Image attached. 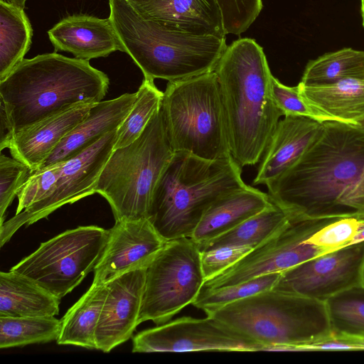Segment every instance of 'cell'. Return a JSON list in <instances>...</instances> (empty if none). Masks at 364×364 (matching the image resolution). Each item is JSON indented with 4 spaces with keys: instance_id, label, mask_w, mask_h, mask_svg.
<instances>
[{
    "instance_id": "1",
    "label": "cell",
    "mask_w": 364,
    "mask_h": 364,
    "mask_svg": "<svg viewBox=\"0 0 364 364\" xmlns=\"http://www.w3.org/2000/svg\"><path fill=\"white\" fill-rule=\"evenodd\" d=\"M267 187L291 219L364 218V128L323 122L297 161Z\"/></svg>"
},
{
    "instance_id": "2",
    "label": "cell",
    "mask_w": 364,
    "mask_h": 364,
    "mask_svg": "<svg viewBox=\"0 0 364 364\" xmlns=\"http://www.w3.org/2000/svg\"><path fill=\"white\" fill-rule=\"evenodd\" d=\"M216 73L226 118L230 154L241 166L258 163L283 114L272 95L263 48L240 38L227 46Z\"/></svg>"
},
{
    "instance_id": "3",
    "label": "cell",
    "mask_w": 364,
    "mask_h": 364,
    "mask_svg": "<svg viewBox=\"0 0 364 364\" xmlns=\"http://www.w3.org/2000/svg\"><path fill=\"white\" fill-rule=\"evenodd\" d=\"M109 85L90 60L45 53L24 58L0 81V100L16 134L77 105L102 101Z\"/></svg>"
},
{
    "instance_id": "4",
    "label": "cell",
    "mask_w": 364,
    "mask_h": 364,
    "mask_svg": "<svg viewBox=\"0 0 364 364\" xmlns=\"http://www.w3.org/2000/svg\"><path fill=\"white\" fill-rule=\"evenodd\" d=\"M241 173L232 156L208 160L174 152L155 188L148 219L166 241L191 237L213 203L247 186Z\"/></svg>"
},
{
    "instance_id": "5",
    "label": "cell",
    "mask_w": 364,
    "mask_h": 364,
    "mask_svg": "<svg viewBox=\"0 0 364 364\" xmlns=\"http://www.w3.org/2000/svg\"><path fill=\"white\" fill-rule=\"evenodd\" d=\"M112 23L144 77L168 82L213 71L225 50V36H198L142 17L127 0H109Z\"/></svg>"
},
{
    "instance_id": "6",
    "label": "cell",
    "mask_w": 364,
    "mask_h": 364,
    "mask_svg": "<svg viewBox=\"0 0 364 364\" xmlns=\"http://www.w3.org/2000/svg\"><path fill=\"white\" fill-rule=\"evenodd\" d=\"M212 316L261 350L301 351L332 332L325 301L274 289L230 303Z\"/></svg>"
},
{
    "instance_id": "7",
    "label": "cell",
    "mask_w": 364,
    "mask_h": 364,
    "mask_svg": "<svg viewBox=\"0 0 364 364\" xmlns=\"http://www.w3.org/2000/svg\"><path fill=\"white\" fill-rule=\"evenodd\" d=\"M173 154L161 107L138 139L113 150L99 177L96 193L107 200L115 221L148 219L155 188Z\"/></svg>"
},
{
    "instance_id": "8",
    "label": "cell",
    "mask_w": 364,
    "mask_h": 364,
    "mask_svg": "<svg viewBox=\"0 0 364 364\" xmlns=\"http://www.w3.org/2000/svg\"><path fill=\"white\" fill-rule=\"evenodd\" d=\"M174 152L208 160L231 156L220 85L213 71L168 82L161 105Z\"/></svg>"
},
{
    "instance_id": "9",
    "label": "cell",
    "mask_w": 364,
    "mask_h": 364,
    "mask_svg": "<svg viewBox=\"0 0 364 364\" xmlns=\"http://www.w3.org/2000/svg\"><path fill=\"white\" fill-rule=\"evenodd\" d=\"M109 235L97 225L79 226L42 242L10 270L32 279L61 299L93 271Z\"/></svg>"
},
{
    "instance_id": "10",
    "label": "cell",
    "mask_w": 364,
    "mask_h": 364,
    "mask_svg": "<svg viewBox=\"0 0 364 364\" xmlns=\"http://www.w3.org/2000/svg\"><path fill=\"white\" fill-rule=\"evenodd\" d=\"M205 279L200 251L191 237L166 242L146 267L139 324L168 322L192 304Z\"/></svg>"
},
{
    "instance_id": "11",
    "label": "cell",
    "mask_w": 364,
    "mask_h": 364,
    "mask_svg": "<svg viewBox=\"0 0 364 364\" xmlns=\"http://www.w3.org/2000/svg\"><path fill=\"white\" fill-rule=\"evenodd\" d=\"M335 218L290 219L279 231L237 262L205 282L201 290L233 285L255 277L283 272L318 256L321 251L306 242L311 235Z\"/></svg>"
},
{
    "instance_id": "12",
    "label": "cell",
    "mask_w": 364,
    "mask_h": 364,
    "mask_svg": "<svg viewBox=\"0 0 364 364\" xmlns=\"http://www.w3.org/2000/svg\"><path fill=\"white\" fill-rule=\"evenodd\" d=\"M117 130L106 134L76 156L60 162V176L50 191L0 225L1 247L21 226L30 225L66 204L96 193L100 173L114 150Z\"/></svg>"
},
{
    "instance_id": "13",
    "label": "cell",
    "mask_w": 364,
    "mask_h": 364,
    "mask_svg": "<svg viewBox=\"0 0 364 364\" xmlns=\"http://www.w3.org/2000/svg\"><path fill=\"white\" fill-rule=\"evenodd\" d=\"M132 352L258 351L261 347L212 316H184L133 337Z\"/></svg>"
},
{
    "instance_id": "14",
    "label": "cell",
    "mask_w": 364,
    "mask_h": 364,
    "mask_svg": "<svg viewBox=\"0 0 364 364\" xmlns=\"http://www.w3.org/2000/svg\"><path fill=\"white\" fill-rule=\"evenodd\" d=\"M364 242L301 262L281 273L272 288L322 301L364 284Z\"/></svg>"
},
{
    "instance_id": "15",
    "label": "cell",
    "mask_w": 364,
    "mask_h": 364,
    "mask_svg": "<svg viewBox=\"0 0 364 364\" xmlns=\"http://www.w3.org/2000/svg\"><path fill=\"white\" fill-rule=\"evenodd\" d=\"M166 242L147 218L115 221L93 270V283L106 284L128 272L147 267Z\"/></svg>"
},
{
    "instance_id": "16",
    "label": "cell",
    "mask_w": 364,
    "mask_h": 364,
    "mask_svg": "<svg viewBox=\"0 0 364 364\" xmlns=\"http://www.w3.org/2000/svg\"><path fill=\"white\" fill-rule=\"evenodd\" d=\"M146 268L123 274L107 283L95 332L96 349L105 353L127 341L139 324Z\"/></svg>"
},
{
    "instance_id": "17",
    "label": "cell",
    "mask_w": 364,
    "mask_h": 364,
    "mask_svg": "<svg viewBox=\"0 0 364 364\" xmlns=\"http://www.w3.org/2000/svg\"><path fill=\"white\" fill-rule=\"evenodd\" d=\"M323 123L293 115L279 120L260 160L253 184L267 186L280 178L318 137Z\"/></svg>"
},
{
    "instance_id": "18",
    "label": "cell",
    "mask_w": 364,
    "mask_h": 364,
    "mask_svg": "<svg viewBox=\"0 0 364 364\" xmlns=\"http://www.w3.org/2000/svg\"><path fill=\"white\" fill-rule=\"evenodd\" d=\"M144 18L198 36H225L217 0H127Z\"/></svg>"
},
{
    "instance_id": "19",
    "label": "cell",
    "mask_w": 364,
    "mask_h": 364,
    "mask_svg": "<svg viewBox=\"0 0 364 364\" xmlns=\"http://www.w3.org/2000/svg\"><path fill=\"white\" fill-rule=\"evenodd\" d=\"M48 34L55 51L68 52L79 59L90 60L117 50L124 52L109 17L74 14L57 23Z\"/></svg>"
},
{
    "instance_id": "20",
    "label": "cell",
    "mask_w": 364,
    "mask_h": 364,
    "mask_svg": "<svg viewBox=\"0 0 364 364\" xmlns=\"http://www.w3.org/2000/svg\"><path fill=\"white\" fill-rule=\"evenodd\" d=\"M136 98V92L95 103L86 117L62 139L38 169L76 156L102 136L117 129L130 112Z\"/></svg>"
},
{
    "instance_id": "21",
    "label": "cell",
    "mask_w": 364,
    "mask_h": 364,
    "mask_svg": "<svg viewBox=\"0 0 364 364\" xmlns=\"http://www.w3.org/2000/svg\"><path fill=\"white\" fill-rule=\"evenodd\" d=\"M95 103H82L15 134L9 147L13 158L36 171Z\"/></svg>"
},
{
    "instance_id": "22",
    "label": "cell",
    "mask_w": 364,
    "mask_h": 364,
    "mask_svg": "<svg viewBox=\"0 0 364 364\" xmlns=\"http://www.w3.org/2000/svg\"><path fill=\"white\" fill-rule=\"evenodd\" d=\"M272 204L267 193L250 186L228 193L205 210L191 238L198 249Z\"/></svg>"
},
{
    "instance_id": "23",
    "label": "cell",
    "mask_w": 364,
    "mask_h": 364,
    "mask_svg": "<svg viewBox=\"0 0 364 364\" xmlns=\"http://www.w3.org/2000/svg\"><path fill=\"white\" fill-rule=\"evenodd\" d=\"M60 302L27 277L11 270L0 272V317L55 316Z\"/></svg>"
},
{
    "instance_id": "24",
    "label": "cell",
    "mask_w": 364,
    "mask_h": 364,
    "mask_svg": "<svg viewBox=\"0 0 364 364\" xmlns=\"http://www.w3.org/2000/svg\"><path fill=\"white\" fill-rule=\"evenodd\" d=\"M298 87L306 100L341 122L358 125L364 120V79L314 85L299 82Z\"/></svg>"
},
{
    "instance_id": "25",
    "label": "cell",
    "mask_w": 364,
    "mask_h": 364,
    "mask_svg": "<svg viewBox=\"0 0 364 364\" xmlns=\"http://www.w3.org/2000/svg\"><path fill=\"white\" fill-rule=\"evenodd\" d=\"M107 291V284L92 282L60 319L58 344L96 349L95 332Z\"/></svg>"
},
{
    "instance_id": "26",
    "label": "cell",
    "mask_w": 364,
    "mask_h": 364,
    "mask_svg": "<svg viewBox=\"0 0 364 364\" xmlns=\"http://www.w3.org/2000/svg\"><path fill=\"white\" fill-rule=\"evenodd\" d=\"M33 28L24 9L0 1V81L24 59Z\"/></svg>"
},
{
    "instance_id": "27",
    "label": "cell",
    "mask_w": 364,
    "mask_h": 364,
    "mask_svg": "<svg viewBox=\"0 0 364 364\" xmlns=\"http://www.w3.org/2000/svg\"><path fill=\"white\" fill-rule=\"evenodd\" d=\"M290 219L282 208L272 203L261 212L210 240L199 250L202 252L223 246L245 247L252 250L282 228Z\"/></svg>"
},
{
    "instance_id": "28",
    "label": "cell",
    "mask_w": 364,
    "mask_h": 364,
    "mask_svg": "<svg viewBox=\"0 0 364 364\" xmlns=\"http://www.w3.org/2000/svg\"><path fill=\"white\" fill-rule=\"evenodd\" d=\"M347 78L364 79V51L344 48L311 60L299 82L324 85Z\"/></svg>"
},
{
    "instance_id": "29",
    "label": "cell",
    "mask_w": 364,
    "mask_h": 364,
    "mask_svg": "<svg viewBox=\"0 0 364 364\" xmlns=\"http://www.w3.org/2000/svg\"><path fill=\"white\" fill-rule=\"evenodd\" d=\"M60 327V319L53 316L0 317V348L56 341Z\"/></svg>"
},
{
    "instance_id": "30",
    "label": "cell",
    "mask_w": 364,
    "mask_h": 364,
    "mask_svg": "<svg viewBox=\"0 0 364 364\" xmlns=\"http://www.w3.org/2000/svg\"><path fill=\"white\" fill-rule=\"evenodd\" d=\"M154 80L144 78L130 112L117 128L114 149L128 146L138 139L161 108L164 92L156 87Z\"/></svg>"
},
{
    "instance_id": "31",
    "label": "cell",
    "mask_w": 364,
    "mask_h": 364,
    "mask_svg": "<svg viewBox=\"0 0 364 364\" xmlns=\"http://www.w3.org/2000/svg\"><path fill=\"white\" fill-rule=\"evenodd\" d=\"M332 331L364 336V284L325 301Z\"/></svg>"
},
{
    "instance_id": "32",
    "label": "cell",
    "mask_w": 364,
    "mask_h": 364,
    "mask_svg": "<svg viewBox=\"0 0 364 364\" xmlns=\"http://www.w3.org/2000/svg\"><path fill=\"white\" fill-rule=\"evenodd\" d=\"M281 273L264 274L244 282L216 289L200 290L192 304L203 310L206 315H209L230 303L272 289Z\"/></svg>"
},
{
    "instance_id": "33",
    "label": "cell",
    "mask_w": 364,
    "mask_h": 364,
    "mask_svg": "<svg viewBox=\"0 0 364 364\" xmlns=\"http://www.w3.org/2000/svg\"><path fill=\"white\" fill-rule=\"evenodd\" d=\"M363 225L364 218H335L311 235L305 241L316 246L323 255L349 246Z\"/></svg>"
},
{
    "instance_id": "34",
    "label": "cell",
    "mask_w": 364,
    "mask_h": 364,
    "mask_svg": "<svg viewBox=\"0 0 364 364\" xmlns=\"http://www.w3.org/2000/svg\"><path fill=\"white\" fill-rule=\"evenodd\" d=\"M272 95L284 116L305 117L321 123L329 121L341 122L306 100L300 95L298 85H284L274 76L272 77Z\"/></svg>"
},
{
    "instance_id": "35",
    "label": "cell",
    "mask_w": 364,
    "mask_h": 364,
    "mask_svg": "<svg viewBox=\"0 0 364 364\" xmlns=\"http://www.w3.org/2000/svg\"><path fill=\"white\" fill-rule=\"evenodd\" d=\"M31 173L20 161L1 154L0 156V225L4 223L8 207Z\"/></svg>"
},
{
    "instance_id": "36",
    "label": "cell",
    "mask_w": 364,
    "mask_h": 364,
    "mask_svg": "<svg viewBox=\"0 0 364 364\" xmlns=\"http://www.w3.org/2000/svg\"><path fill=\"white\" fill-rule=\"evenodd\" d=\"M226 34L240 35L247 31L259 16L262 0H217Z\"/></svg>"
},
{
    "instance_id": "37",
    "label": "cell",
    "mask_w": 364,
    "mask_h": 364,
    "mask_svg": "<svg viewBox=\"0 0 364 364\" xmlns=\"http://www.w3.org/2000/svg\"><path fill=\"white\" fill-rule=\"evenodd\" d=\"M250 250L245 247L223 246L200 252L205 281L237 262Z\"/></svg>"
},
{
    "instance_id": "38",
    "label": "cell",
    "mask_w": 364,
    "mask_h": 364,
    "mask_svg": "<svg viewBox=\"0 0 364 364\" xmlns=\"http://www.w3.org/2000/svg\"><path fill=\"white\" fill-rule=\"evenodd\" d=\"M318 350H364V336L332 331L327 336L301 348V351Z\"/></svg>"
},
{
    "instance_id": "39",
    "label": "cell",
    "mask_w": 364,
    "mask_h": 364,
    "mask_svg": "<svg viewBox=\"0 0 364 364\" xmlns=\"http://www.w3.org/2000/svg\"><path fill=\"white\" fill-rule=\"evenodd\" d=\"M15 132L6 112L4 103L0 100V151L9 148Z\"/></svg>"
},
{
    "instance_id": "40",
    "label": "cell",
    "mask_w": 364,
    "mask_h": 364,
    "mask_svg": "<svg viewBox=\"0 0 364 364\" xmlns=\"http://www.w3.org/2000/svg\"><path fill=\"white\" fill-rule=\"evenodd\" d=\"M364 242V225L360 228L354 238L350 243V245Z\"/></svg>"
},
{
    "instance_id": "41",
    "label": "cell",
    "mask_w": 364,
    "mask_h": 364,
    "mask_svg": "<svg viewBox=\"0 0 364 364\" xmlns=\"http://www.w3.org/2000/svg\"><path fill=\"white\" fill-rule=\"evenodd\" d=\"M24 9L28 0H0Z\"/></svg>"
},
{
    "instance_id": "42",
    "label": "cell",
    "mask_w": 364,
    "mask_h": 364,
    "mask_svg": "<svg viewBox=\"0 0 364 364\" xmlns=\"http://www.w3.org/2000/svg\"><path fill=\"white\" fill-rule=\"evenodd\" d=\"M361 1V15L363 20V26L364 27V0H360Z\"/></svg>"
},
{
    "instance_id": "43",
    "label": "cell",
    "mask_w": 364,
    "mask_h": 364,
    "mask_svg": "<svg viewBox=\"0 0 364 364\" xmlns=\"http://www.w3.org/2000/svg\"><path fill=\"white\" fill-rule=\"evenodd\" d=\"M358 125L364 128V120L360 122Z\"/></svg>"
},
{
    "instance_id": "44",
    "label": "cell",
    "mask_w": 364,
    "mask_h": 364,
    "mask_svg": "<svg viewBox=\"0 0 364 364\" xmlns=\"http://www.w3.org/2000/svg\"><path fill=\"white\" fill-rule=\"evenodd\" d=\"M363 283H364V267H363Z\"/></svg>"
}]
</instances>
